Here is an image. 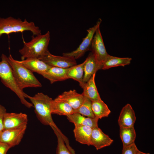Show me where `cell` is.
Here are the masks:
<instances>
[{
	"label": "cell",
	"mask_w": 154,
	"mask_h": 154,
	"mask_svg": "<svg viewBox=\"0 0 154 154\" xmlns=\"http://www.w3.org/2000/svg\"><path fill=\"white\" fill-rule=\"evenodd\" d=\"M101 69L98 64L94 54L90 52L85 60L84 67L83 82L85 84L99 70Z\"/></svg>",
	"instance_id": "obj_16"
},
{
	"label": "cell",
	"mask_w": 154,
	"mask_h": 154,
	"mask_svg": "<svg viewBox=\"0 0 154 154\" xmlns=\"http://www.w3.org/2000/svg\"><path fill=\"white\" fill-rule=\"evenodd\" d=\"M39 59L49 66L63 68H67L77 65L76 60L74 58L54 55L48 50Z\"/></svg>",
	"instance_id": "obj_8"
},
{
	"label": "cell",
	"mask_w": 154,
	"mask_h": 154,
	"mask_svg": "<svg viewBox=\"0 0 154 154\" xmlns=\"http://www.w3.org/2000/svg\"><path fill=\"white\" fill-rule=\"evenodd\" d=\"M17 61L33 73L36 72L41 75L46 71L50 66L38 58H28Z\"/></svg>",
	"instance_id": "obj_14"
},
{
	"label": "cell",
	"mask_w": 154,
	"mask_h": 154,
	"mask_svg": "<svg viewBox=\"0 0 154 154\" xmlns=\"http://www.w3.org/2000/svg\"><path fill=\"white\" fill-rule=\"evenodd\" d=\"M52 114L66 116L74 113V110L68 104L64 102L52 100L50 104Z\"/></svg>",
	"instance_id": "obj_20"
},
{
	"label": "cell",
	"mask_w": 154,
	"mask_h": 154,
	"mask_svg": "<svg viewBox=\"0 0 154 154\" xmlns=\"http://www.w3.org/2000/svg\"></svg>",
	"instance_id": "obj_31"
},
{
	"label": "cell",
	"mask_w": 154,
	"mask_h": 154,
	"mask_svg": "<svg viewBox=\"0 0 154 154\" xmlns=\"http://www.w3.org/2000/svg\"><path fill=\"white\" fill-rule=\"evenodd\" d=\"M90 50L94 55L96 60L102 69V65L108 54L107 53L100 29H96Z\"/></svg>",
	"instance_id": "obj_7"
},
{
	"label": "cell",
	"mask_w": 154,
	"mask_h": 154,
	"mask_svg": "<svg viewBox=\"0 0 154 154\" xmlns=\"http://www.w3.org/2000/svg\"><path fill=\"white\" fill-rule=\"evenodd\" d=\"M29 31L33 36L41 34V30L33 22L24 21L19 18L9 17L6 18L0 17V37L3 34Z\"/></svg>",
	"instance_id": "obj_5"
},
{
	"label": "cell",
	"mask_w": 154,
	"mask_h": 154,
	"mask_svg": "<svg viewBox=\"0 0 154 154\" xmlns=\"http://www.w3.org/2000/svg\"><path fill=\"white\" fill-rule=\"evenodd\" d=\"M92 109L95 117L99 119L108 117L111 112L102 99L92 102Z\"/></svg>",
	"instance_id": "obj_24"
},
{
	"label": "cell",
	"mask_w": 154,
	"mask_h": 154,
	"mask_svg": "<svg viewBox=\"0 0 154 154\" xmlns=\"http://www.w3.org/2000/svg\"><path fill=\"white\" fill-rule=\"evenodd\" d=\"M11 147L7 144L0 142V154H6Z\"/></svg>",
	"instance_id": "obj_29"
},
{
	"label": "cell",
	"mask_w": 154,
	"mask_h": 154,
	"mask_svg": "<svg viewBox=\"0 0 154 154\" xmlns=\"http://www.w3.org/2000/svg\"><path fill=\"white\" fill-rule=\"evenodd\" d=\"M8 60L16 82L21 90H23L24 89L28 87L42 86L33 73L14 59L11 54L8 57Z\"/></svg>",
	"instance_id": "obj_4"
},
{
	"label": "cell",
	"mask_w": 154,
	"mask_h": 154,
	"mask_svg": "<svg viewBox=\"0 0 154 154\" xmlns=\"http://www.w3.org/2000/svg\"><path fill=\"white\" fill-rule=\"evenodd\" d=\"M73 130L76 141L80 143L91 145V136L92 128L88 126L75 125Z\"/></svg>",
	"instance_id": "obj_17"
},
{
	"label": "cell",
	"mask_w": 154,
	"mask_h": 154,
	"mask_svg": "<svg viewBox=\"0 0 154 154\" xmlns=\"http://www.w3.org/2000/svg\"><path fill=\"white\" fill-rule=\"evenodd\" d=\"M50 39V32L32 37L29 42L23 40V46L19 50L22 60L28 58L40 59L48 50Z\"/></svg>",
	"instance_id": "obj_1"
},
{
	"label": "cell",
	"mask_w": 154,
	"mask_h": 154,
	"mask_svg": "<svg viewBox=\"0 0 154 154\" xmlns=\"http://www.w3.org/2000/svg\"><path fill=\"white\" fill-rule=\"evenodd\" d=\"M85 60L82 63L68 68L67 75L68 79H72L78 81L80 86L83 88L85 84L83 82L84 67Z\"/></svg>",
	"instance_id": "obj_21"
},
{
	"label": "cell",
	"mask_w": 154,
	"mask_h": 154,
	"mask_svg": "<svg viewBox=\"0 0 154 154\" xmlns=\"http://www.w3.org/2000/svg\"><path fill=\"white\" fill-rule=\"evenodd\" d=\"M35 108V112L39 121L44 125H49L62 133L54 123L50 110L51 103L53 100L47 95L38 93L33 96L27 95Z\"/></svg>",
	"instance_id": "obj_2"
},
{
	"label": "cell",
	"mask_w": 154,
	"mask_h": 154,
	"mask_svg": "<svg viewBox=\"0 0 154 154\" xmlns=\"http://www.w3.org/2000/svg\"><path fill=\"white\" fill-rule=\"evenodd\" d=\"M139 150L135 143L123 147L122 154H136Z\"/></svg>",
	"instance_id": "obj_27"
},
{
	"label": "cell",
	"mask_w": 154,
	"mask_h": 154,
	"mask_svg": "<svg viewBox=\"0 0 154 154\" xmlns=\"http://www.w3.org/2000/svg\"><path fill=\"white\" fill-rule=\"evenodd\" d=\"M68 68H63L50 66L41 75L48 80L51 84L68 79L67 73Z\"/></svg>",
	"instance_id": "obj_15"
},
{
	"label": "cell",
	"mask_w": 154,
	"mask_h": 154,
	"mask_svg": "<svg viewBox=\"0 0 154 154\" xmlns=\"http://www.w3.org/2000/svg\"><path fill=\"white\" fill-rule=\"evenodd\" d=\"M136 154H150L149 153H145L139 151Z\"/></svg>",
	"instance_id": "obj_30"
},
{
	"label": "cell",
	"mask_w": 154,
	"mask_h": 154,
	"mask_svg": "<svg viewBox=\"0 0 154 154\" xmlns=\"http://www.w3.org/2000/svg\"><path fill=\"white\" fill-rule=\"evenodd\" d=\"M28 121L27 116L25 114L6 112L3 119L4 128L14 129L27 126Z\"/></svg>",
	"instance_id": "obj_10"
},
{
	"label": "cell",
	"mask_w": 154,
	"mask_h": 154,
	"mask_svg": "<svg viewBox=\"0 0 154 154\" xmlns=\"http://www.w3.org/2000/svg\"><path fill=\"white\" fill-rule=\"evenodd\" d=\"M96 74H93L85 83L83 88V91L82 93L92 102L101 100L95 83Z\"/></svg>",
	"instance_id": "obj_19"
},
{
	"label": "cell",
	"mask_w": 154,
	"mask_h": 154,
	"mask_svg": "<svg viewBox=\"0 0 154 154\" xmlns=\"http://www.w3.org/2000/svg\"><path fill=\"white\" fill-rule=\"evenodd\" d=\"M27 126L11 129H4L0 133V142L11 147L18 145L25 133Z\"/></svg>",
	"instance_id": "obj_9"
},
{
	"label": "cell",
	"mask_w": 154,
	"mask_h": 154,
	"mask_svg": "<svg viewBox=\"0 0 154 154\" xmlns=\"http://www.w3.org/2000/svg\"><path fill=\"white\" fill-rule=\"evenodd\" d=\"M131 60L130 58L118 57L108 54L103 64L102 69L105 70L118 66H124L129 64Z\"/></svg>",
	"instance_id": "obj_22"
},
{
	"label": "cell",
	"mask_w": 154,
	"mask_h": 154,
	"mask_svg": "<svg viewBox=\"0 0 154 154\" xmlns=\"http://www.w3.org/2000/svg\"><path fill=\"white\" fill-rule=\"evenodd\" d=\"M57 138L56 154H72L64 144V141L59 132L55 128H52Z\"/></svg>",
	"instance_id": "obj_26"
},
{
	"label": "cell",
	"mask_w": 154,
	"mask_h": 154,
	"mask_svg": "<svg viewBox=\"0 0 154 154\" xmlns=\"http://www.w3.org/2000/svg\"><path fill=\"white\" fill-rule=\"evenodd\" d=\"M6 112L5 108L0 104V133L4 129L3 119L5 115Z\"/></svg>",
	"instance_id": "obj_28"
},
{
	"label": "cell",
	"mask_w": 154,
	"mask_h": 154,
	"mask_svg": "<svg viewBox=\"0 0 154 154\" xmlns=\"http://www.w3.org/2000/svg\"><path fill=\"white\" fill-rule=\"evenodd\" d=\"M74 113H79L85 117L91 118L95 117L92 109V101L84 96L82 104L78 108L74 110Z\"/></svg>",
	"instance_id": "obj_25"
},
{
	"label": "cell",
	"mask_w": 154,
	"mask_h": 154,
	"mask_svg": "<svg viewBox=\"0 0 154 154\" xmlns=\"http://www.w3.org/2000/svg\"><path fill=\"white\" fill-rule=\"evenodd\" d=\"M113 141L98 127L92 129L91 145L94 146L97 150L110 146Z\"/></svg>",
	"instance_id": "obj_12"
},
{
	"label": "cell",
	"mask_w": 154,
	"mask_h": 154,
	"mask_svg": "<svg viewBox=\"0 0 154 154\" xmlns=\"http://www.w3.org/2000/svg\"><path fill=\"white\" fill-rule=\"evenodd\" d=\"M84 96L77 92L75 90L65 91L58 95L55 99L68 104L74 110L78 108L82 104Z\"/></svg>",
	"instance_id": "obj_11"
},
{
	"label": "cell",
	"mask_w": 154,
	"mask_h": 154,
	"mask_svg": "<svg viewBox=\"0 0 154 154\" xmlns=\"http://www.w3.org/2000/svg\"><path fill=\"white\" fill-rule=\"evenodd\" d=\"M119 133L123 147L135 143L136 133L134 127H120Z\"/></svg>",
	"instance_id": "obj_23"
},
{
	"label": "cell",
	"mask_w": 154,
	"mask_h": 154,
	"mask_svg": "<svg viewBox=\"0 0 154 154\" xmlns=\"http://www.w3.org/2000/svg\"><path fill=\"white\" fill-rule=\"evenodd\" d=\"M136 117L131 106L127 104L122 109L118 119L120 127H134Z\"/></svg>",
	"instance_id": "obj_13"
},
{
	"label": "cell",
	"mask_w": 154,
	"mask_h": 154,
	"mask_svg": "<svg viewBox=\"0 0 154 154\" xmlns=\"http://www.w3.org/2000/svg\"><path fill=\"white\" fill-rule=\"evenodd\" d=\"M0 78L3 84L16 94L22 104L28 108L33 107V104L26 99L27 94L17 86L8 61V57L3 54L1 56L0 61Z\"/></svg>",
	"instance_id": "obj_3"
},
{
	"label": "cell",
	"mask_w": 154,
	"mask_h": 154,
	"mask_svg": "<svg viewBox=\"0 0 154 154\" xmlns=\"http://www.w3.org/2000/svg\"><path fill=\"white\" fill-rule=\"evenodd\" d=\"M66 117L69 121L74 123V125L88 126L92 129L98 127V122L99 119L96 117L94 118L86 117L76 113Z\"/></svg>",
	"instance_id": "obj_18"
},
{
	"label": "cell",
	"mask_w": 154,
	"mask_h": 154,
	"mask_svg": "<svg viewBox=\"0 0 154 154\" xmlns=\"http://www.w3.org/2000/svg\"><path fill=\"white\" fill-rule=\"evenodd\" d=\"M102 21V19L100 18L94 26L87 30V35L76 50L70 52L64 53L62 54L63 56L72 57L76 60L81 57L86 52L90 50L95 32L98 27L100 26Z\"/></svg>",
	"instance_id": "obj_6"
}]
</instances>
